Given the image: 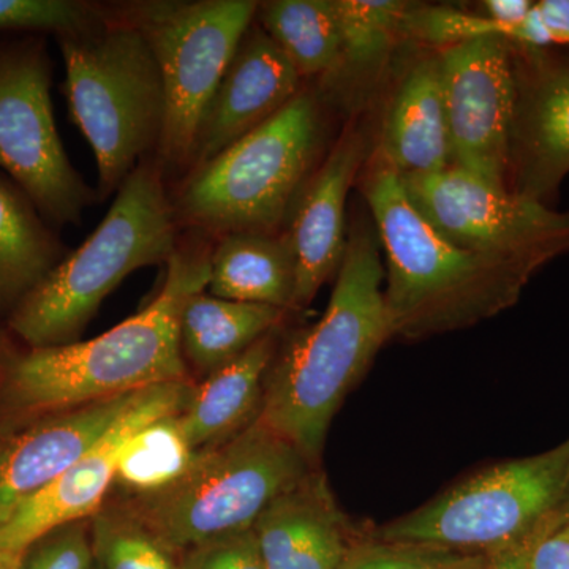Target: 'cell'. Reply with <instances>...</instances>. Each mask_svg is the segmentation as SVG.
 Wrapping results in <instances>:
<instances>
[{
	"instance_id": "6da1fadb",
	"label": "cell",
	"mask_w": 569,
	"mask_h": 569,
	"mask_svg": "<svg viewBox=\"0 0 569 569\" xmlns=\"http://www.w3.org/2000/svg\"><path fill=\"white\" fill-rule=\"evenodd\" d=\"M331 301L316 323L277 347L264 378L260 421L312 466L348 391L387 340L392 339L385 302V266L376 227L348 233Z\"/></svg>"
},
{
	"instance_id": "7a4b0ae2",
	"label": "cell",
	"mask_w": 569,
	"mask_h": 569,
	"mask_svg": "<svg viewBox=\"0 0 569 569\" xmlns=\"http://www.w3.org/2000/svg\"><path fill=\"white\" fill-rule=\"evenodd\" d=\"M366 200L385 253L392 337L418 340L481 323L516 305L533 277L523 266L448 241L381 160L367 179Z\"/></svg>"
},
{
	"instance_id": "3957f363",
	"label": "cell",
	"mask_w": 569,
	"mask_h": 569,
	"mask_svg": "<svg viewBox=\"0 0 569 569\" xmlns=\"http://www.w3.org/2000/svg\"><path fill=\"white\" fill-rule=\"evenodd\" d=\"M209 258L201 247L178 249L159 293L137 316L96 339L32 348L14 359L9 373L14 402L61 411L189 380L179 323L187 301L208 288Z\"/></svg>"
},
{
	"instance_id": "277c9868",
	"label": "cell",
	"mask_w": 569,
	"mask_h": 569,
	"mask_svg": "<svg viewBox=\"0 0 569 569\" xmlns=\"http://www.w3.org/2000/svg\"><path fill=\"white\" fill-rule=\"evenodd\" d=\"M156 159L138 164L96 231L22 299L10 326L32 348L77 342L104 298L126 277L168 263L178 252V220Z\"/></svg>"
},
{
	"instance_id": "5b68a950",
	"label": "cell",
	"mask_w": 569,
	"mask_h": 569,
	"mask_svg": "<svg viewBox=\"0 0 569 569\" xmlns=\"http://www.w3.org/2000/svg\"><path fill=\"white\" fill-rule=\"evenodd\" d=\"M71 119L91 144L99 198L118 192L138 160L159 149L164 91L144 33L123 14H104L59 36Z\"/></svg>"
},
{
	"instance_id": "8992f818",
	"label": "cell",
	"mask_w": 569,
	"mask_h": 569,
	"mask_svg": "<svg viewBox=\"0 0 569 569\" xmlns=\"http://www.w3.org/2000/svg\"><path fill=\"white\" fill-rule=\"evenodd\" d=\"M323 141L320 103L301 91L274 118L187 174L171 198L178 224L219 238L279 233L316 171Z\"/></svg>"
},
{
	"instance_id": "52a82bcc",
	"label": "cell",
	"mask_w": 569,
	"mask_h": 569,
	"mask_svg": "<svg viewBox=\"0 0 569 569\" xmlns=\"http://www.w3.org/2000/svg\"><path fill=\"white\" fill-rule=\"evenodd\" d=\"M313 466L260 421L217 447L201 449L186 477L126 509L174 553L253 529L266 508L312 473Z\"/></svg>"
},
{
	"instance_id": "ba28073f",
	"label": "cell",
	"mask_w": 569,
	"mask_h": 569,
	"mask_svg": "<svg viewBox=\"0 0 569 569\" xmlns=\"http://www.w3.org/2000/svg\"><path fill=\"white\" fill-rule=\"evenodd\" d=\"M568 505L569 440L486 468L373 537L490 556L530 537Z\"/></svg>"
},
{
	"instance_id": "9c48e42d",
	"label": "cell",
	"mask_w": 569,
	"mask_h": 569,
	"mask_svg": "<svg viewBox=\"0 0 569 569\" xmlns=\"http://www.w3.org/2000/svg\"><path fill=\"white\" fill-rule=\"evenodd\" d=\"M257 9L252 0H152L118 9L144 33L162 74L164 123L153 159L164 176L189 171L206 107Z\"/></svg>"
},
{
	"instance_id": "30bf717a",
	"label": "cell",
	"mask_w": 569,
	"mask_h": 569,
	"mask_svg": "<svg viewBox=\"0 0 569 569\" xmlns=\"http://www.w3.org/2000/svg\"><path fill=\"white\" fill-rule=\"evenodd\" d=\"M51 73L39 41L0 44V168L44 220L80 224L99 194L63 149L52 114Z\"/></svg>"
},
{
	"instance_id": "8fae6325",
	"label": "cell",
	"mask_w": 569,
	"mask_h": 569,
	"mask_svg": "<svg viewBox=\"0 0 569 569\" xmlns=\"http://www.w3.org/2000/svg\"><path fill=\"white\" fill-rule=\"evenodd\" d=\"M400 179L418 212L462 249L503 258L533 274L569 253V211H553L455 167Z\"/></svg>"
},
{
	"instance_id": "7c38bea8",
	"label": "cell",
	"mask_w": 569,
	"mask_h": 569,
	"mask_svg": "<svg viewBox=\"0 0 569 569\" xmlns=\"http://www.w3.org/2000/svg\"><path fill=\"white\" fill-rule=\"evenodd\" d=\"M452 167L508 189L518 74L515 43L500 36L438 52Z\"/></svg>"
},
{
	"instance_id": "4fadbf2b",
	"label": "cell",
	"mask_w": 569,
	"mask_h": 569,
	"mask_svg": "<svg viewBox=\"0 0 569 569\" xmlns=\"http://www.w3.org/2000/svg\"><path fill=\"white\" fill-rule=\"evenodd\" d=\"M192 389L189 380L144 389L84 456L0 526V552L21 557L50 531L91 520L116 481L119 456L127 440L156 419L181 413Z\"/></svg>"
},
{
	"instance_id": "5bb4252c",
	"label": "cell",
	"mask_w": 569,
	"mask_h": 569,
	"mask_svg": "<svg viewBox=\"0 0 569 569\" xmlns=\"http://www.w3.org/2000/svg\"><path fill=\"white\" fill-rule=\"evenodd\" d=\"M523 50V62L516 54L518 96L509 140L508 189L545 203L569 174V62L553 61L539 50Z\"/></svg>"
},
{
	"instance_id": "9a60e30c",
	"label": "cell",
	"mask_w": 569,
	"mask_h": 569,
	"mask_svg": "<svg viewBox=\"0 0 569 569\" xmlns=\"http://www.w3.org/2000/svg\"><path fill=\"white\" fill-rule=\"evenodd\" d=\"M299 92L298 71L253 20L206 107L187 174L274 118Z\"/></svg>"
},
{
	"instance_id": "2e32d148",
	"label": "cell",
	"mask_w": 569,
	"mask_h": 569,
	"mask_svg": "<svg viewBox=\"0 0 569 569\" xmlns=\"http://www.w3.org/2000/svg\"><path fill=\"white\" fill-rule=\"evenodd\" d=\"M365 156V138L347 133L307 179L288 212L282 231L296 261L293 310L312 305L342 266L348 244V193Z\"/></svg>"
},
{
	"instance_id": "e0dca14e",
	"label": "cell",
	"mask_w": 569,
	"mask_h": 569,
	"mask_svg": "<svg viewBox=\"0 0 569 569\" xmlns=\"http://www.w3.org/2000/svg\"><path fill=\"white\" fill-rule=\"evenodd\" d=\"M142 391L54 411L0 441V526L84 456Z\"/></svg>"
},
{
	"instance_id": "ac0fdd59",
	"label": "cell",
	"mask_w": 569,
	"mask_h": 569,
	"mask_svg": "<svg viewBox=\"0 0 569 569\" xmlns=\"http://www.w3.org/2000/svg\"><path fill=\"white\" fill-rule=\"evenodd\" d=\"M252 530L266 569H337L353 542L316 471L277 497Z\"/></svg>"
},
{
	"instance_id": "d6986e66",
	"label": "cell",
	"mask_w": 569,
	"mask_h": 569,
	"mask_svg": "<svg viewBox=\"0 0 569 569\" xmlns=\"http://www.w3.org/2000/svg\"><path fill=\"white\" fill-rule=\"evenodd\" d=\"M400 178L452 167L440 56H426L407 71L389 103L380 156Z\"/></svg>"
},
{
	"instance_id": "ffe728a7",
	"label": "cell",
	"mask_w": 569,
	"mask_h": 569,
	"mask_svg": "<svg viewBox=\"0 0 569 569\" xmlns=\"http://www.w3.org/2000/svg\"><path fill=\"white\" fill-rule=\"evenodd\" d=\"M276 350L277 329L192 389L179 421L194 449L222 445L260 418L264 378Z\"/></svg>"
},
{
	"instance_id": "44dd1931",
	"label": "cell",
	"mask_w": 569,
	"mask_h": 569,
	"mask_svg": "<svg viewBox=\"0 0 569 569\" xmlns=\"http://www.w3.org/2000/svg\"><path fill=\"white\" fill-rule=\"evenodd\" d=\"M209 295L228 301L293 310L296 261L290 241L279 233L220 236L209 258Z\"/></svg>"
},
{
	"instance_id": "7402d4cb",
	"label": "cell",
	"mask_w": 569,
	"mask_h": 569,
	"mask_svg": "<svg viewBox=\"0 0 569 569\" xmlns=\"http://www.w3.org/2000/svg\"><path fill=\"white\" fill-rule=\"evenodd\" d=\"M284 313L276 307L228 301L201 291L183 306L179 323L183 361L198 376H211L276 331Z\"/></svg>"
},
{
	"instance_id": "603a6c76",
	"label": "cell",
	"mask_w": 569,
	"mask_h": 569,
	"mask_svg": "<svg viewBox=\"0 0 569 569\" xmlns=\"http://www.w3.org/2000/svg\"><path fill=\"white\" fill-rule=\"evenodd\" d=\"M67 254L31 198L0 176V306H20Z\"/></svg>"
},
{
	"instance_id": "cb8c5ba5",
	"label": "cell",
	"mask_w": 569,
	"mask_h": 569,
	"mask_svg": "<svg viewBox=\"0 0 569 569\" xmlns=\"http://www.w3.org/2000/svg\"><path fill=\"white\" fill-rule=\"evenodd\" d=\"M260 26L299 77L336 78L342 67V36L332 0L258 3Z\"/></svg>"
},
{
	"instance_id": "d4e9b609",
	"label": "cell",
	"mask_w": 569,
	"mask_h": 569,
	"mask_svg": "<svg viewBox=\"0 0 569 569\" xmlns=\"http://www.w3.org/2000/svg\"><path fill=\"white\" fill-rule=\"evenodd\" d=\"M200 451L183 433L179 413L141 427L123 445L116 482L133 497L152 496L186 477Z\"/></svg>"
},
{
	"instance_id": "484cf974",
	"label": "cell",
	"mask_w": 569,
	"mask_h": 569,
	"mask_svg": "<svg viewBox=\"0 0 569 569\" xmlns=\"http://www.w3.org/2000/svg\"><path fill=\"white\" fill-rule=\"evenodd\" d=\"M340 36L342 67L339 77L367 80L383 69L400 40L410 2L400 0H332Z\"/></svg>"
},
{
	"instance_id": "4316f807",
	"label": "cell",
	"mask_w": 569,
	"mask_h": 569,
	"mask_svg": "<svg viewBox=\"0 0 569 569\" xmlns=\"http://www.w3.org/2000/svg\"><path fill=\"white\" fill-rule=\"evenodd\" d=\"M96 569H179L178 559L126 508L91 519Z\"/></svg>"
},
{
	"instance_id": "83f0119b",
	"label": "cell",
	"mask_w": 569,
	"mask_h": 569,
	"mask_svg": "<svg viewBox=\"0 0 569 569\" xmlns=\"http://www.w3.org/2000/svg\"><path fill=\"white\" fill-rule=\"evenodd\" d=\"M488 559L486 553L372 537L351 542L337 569H481Z\"/></svg>"
},
{
	"instance_id": "f1b7e54d",
	"label": "cell",
	"mask_w": 569,
	"mask_h": 569,
	"mask_svg": "<svg viewBox=\"0 0 569 569\" xmlns=\"http://www.w3.org/2000/svg\"><path fill=\"white\" fill-rule=\"evenodd\" d=\"M406 39L447 50L463 41L486 36H501L496 22L481 14H470L451 7H422L411 3L403 26Z\"/></svg>"
},
{
	"instance_id": "f546056e",
	"label": "cell",
	"mask_w": 569,
	"mask_h": 569,
	"mask_svg": "<svg viewBox=\"0 0 569 569\" xmlns=\"http://www.w3.org/2000/svg\"><path fill=\"white\" fill-rule=\"evenodd\" d=\"M99 9L69 0H0V29H33L58 36L91 22Z\"/></svg>"
},
{
	"instance_id": "4dcf8cb0",
	"label": "cell",
	"mask_w": 569,
	"mask_h": 569,
	"mask_svg": "<svg viewBox=\"0 0 569 569\" xmlns=\"http://www.w3.org/2000/svg\"><path fill=\"white\" fill-rule=\"evenodd\" d=\"M18 569H96L91 520L44 535L21 553Z\"/></svg>"
},
{
	"instance_id": "1f68e13d",
	"label": "cell",
	"mask_w": 569,
	"mask_h": 569,
	"mask_svg": "<svg viewBox=\"0 0 569 569\" xmlns=\"http://www.w3.org/2000/svg\"><path fill=\"white\" fill-rule=\"evenodd\" d=\"M176 559L179 569H266L253 530L211 539Z\"/></svg>"
},
{
	"instance_id": "d6a6232c",
	"label": "cell",
	"mask_w": 569,
	"mask_h": 569,
	"mask_svg": "<svg viewBox=\"0 0 569 569\" xmlns=\"http://www.w3.org/2000/svg\"><path fill=\"white\" fill-rule=\"evenodd\" d=\"M530 569H569V508L535 545Z\"/></svg>"
},
{
	"instance_id": "836d02e7",
	"label": "cell",
	"mask_w": 569,
	"mask_h": 569,
	"mask_svg": "<svg viewBox=\"0 0 569 569\" xmlns=\"http://www.w3.org/2000/svg\"><path fill=\"white\" fill-rule=\"evenodd\" d=\"M568 508L569 505L563 511L559 512L556 518L550 519L548 523H545L541 529L535 531L530 537L516 542V545L509 546V548L490 553L488 561H486L485 567L481 569H530L531 552H533L538 539L565 515Z\"/></svg>"
},
{
	"instance_id": "e575fe53",
	"label": "cell",
	"mask_w": 569,
	"mask_h": 569,
	"mask_svg": "<svg viewBox=\"0 0 569 569\" xmlns=\"http://www.w3.org/2000/svg\"><path fill=\"white\" fill-rule=\"evenodd\" d=\"M535 2L530 0H488L482 2L485 17L496 22L505 39L515 41L516 31L529 17Z\"/></svg>"
},
{
	"instance_id": "d590c367",
	"label": "cell",
	"mask_w": 569,
	"mask_h": 569,
	"mask_svg": "<svg viewBox=\"0 0 569 569\" xmlns=\"http://www.w3.org/2000/svg\"><path fill=\"white\" fill-rule=\"evenodd\" d=\"M535 9L549 44H569V0H541Z\"/></svg>"
},
{
	"instance_id": "8d00e7d4",
	"label": "cell",
	"mask_w": 569,
	"mask_h": 569,
	"mask_svg": "<svg viewBox=\"0 0 569 569\" xmlns=\"http://www.w3.org/2000/svg\"><path fill=\"white\" fill-rule=\"evenodd\" d=\"M18 565H20V557L0 552V569H18Z\"/></svg>"
}]
</instances>
